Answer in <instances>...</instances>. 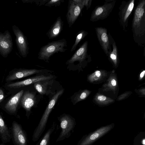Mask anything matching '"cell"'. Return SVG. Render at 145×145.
I'll list each match as a JSON object with an SVG mask.
<instances>
[{
  "mask_svg": "<svg viewBox=\"0 0 145 145\" xmlns=\"http://www.w3.org/2000/svg\"><path fill=\"white\" fill-rule=\"evenodd\" d=\"M132 29L135 42L143 46L145 44V0L140 1L135 9Z\"/></svg>",
  "mask_w": 145,
  "mask_h": 145,
  "instance_id": "cell-1",
  "label": "cell"
},
{
  "mask_svg": "<svg viewBox=\"0 0 145 145\" xmlns=\"http://www.w3.org/2000/svg\"><path fill=\"white\" fill-rule=\"evenodd\" d=\"M64 89L59 90L55 93L50 101L40 121L33 133L32 140L37 141L44 132L46 125L49 115L59 97L63 94Z\"/></svg>",
  "mask_w": 145,
  "mask_h": 145,
  "instance_id": "cell-2",
  "label": "cell"
},
{
  "mask_svg": "<svg viewBox=\"0 0 145 145\" xmlns=\"http://www.w3.org/2000/svg\"><path fill=\"white\" fill-rule=\"evenodd\" d=\"M66 40L63 38L48 43L42 47L38 54V58L49 63L50 57L55 53L64 52L67 49Z\"/></svg>",
  "mask_w": 145,
  "mask_h": 145,
  "instance_id": "cell-3",
  "label": "cell"
},
{
  "mask_svg": "<svg viewBox=\"0 0 145 145\" xmlns=\"http://www.w3.org/2000/svg\"><path fill=\"white\" fill-rule=\"evenodd\" d=\"M116 2L115 0H105L103 5L96 6L91 13L90 21L95 22L107 18L112 11Z\"/></svg>",
  "mask_w": 145,
  "mask_h": 145,
  "instance_id": "cell-4",
  "label": "cell"
},
{
  "mask_svg": "<svg viewBox=\"0 0 145 145\" xmlns=\"http://www.w3.org/2000/svg\"><path fill=\"white\" fill-rule=\"evenodd\" d=\"M50 71L47 69H15L9 72L6 78L5 81L7 82H10L34 74H45Z\"/></svg>",
  "mask_w": 145,
  "mask_h": 145,
  "instance_id": "cell-5",
  "label": "cell"
},
{
  "mask_svg": "<svg viewBox=\"0 0 145 145\" xmlns=\"http://www.w3.org/2000/svg\"><path fill=\"white\" fill-rule=\"evenodd\" d=\"M12 29L16 37L15 41L19 53L23 57L25 58L29 53V48L27 39L17 26L13 25Z\"/></svg>",
  "mask_w": 145,
  "mask_h": 145,
  "instance_id": "cell-6",
  "label": "cell"
},
{
  "mask_svg": "<svg viewBox=\"0 0 145 145\" xmlns=\"http://www.w3.org/2000/svg\"><path fill=\"white\" fill-rule=\"evenodd\" d=\"M54 77L51 74H38L22 81L9 83L6 85V87L9 89H18L39 82L54 79Z\"/></svg>",
  "mask_w": 145,
  "mask_h": 145,
  "instance_id": "cell-7",
  "label": "cell"
},
{
  "mask_svg": "<svg viewBox=\"0 0 145 145\" xmlns=\"http://www.w3.org/2000/svg\"><path fill=\"white\" fill-rule=\"evenodd\" d=\"M12 139L14 145H27L28 138L26 131L21 125L14 121L10 127Z\"/></svg>",
  "mask_w": 145,
  "mask_h": 145,
  "instance_id": "cell-8",
  "label": "cell"
},
{
  "mask_svg": "<svg viewBox=\"0 0 145 145\" xmlns=\"http://www.w3.org/2000/svg\"><path fill=\"white\" fill-rule=\"evenodd\" d=\"M88 42L86 41L75 51L66 63L71 64L78 62L80 65L90 60L91 56L88 54Z\"/></svg>",
  "mask_w": 145,
  "mask_h": 145,
  "instance_id": "cell-9",
  "label": "cell"
},
{
  "mask_svg": "<svg viewBox=\"0 0 145 145\" xmlns=\"http://www.w3.org/2000/svg\"><path fill=\"white\" fill-rule=\"evenodd\" d=\"M58 120L60 122L61 131L56 140V142L68 138L74 125L73 121L66 115H64L58 117Z\"/></svg>",
  "mask_w": 145,
  "mask_h": 145,
  "instance_id": "cell-10",
  "label": "cell"
},
{
  "mask_svg": "<svg viewBox=\"0 0 145 145\" xmlns=\"http://www.w3.org/2000/svg\"><path fill=\"white\" fill-rule=\"evenodd\" d=\"M12 36L8 30L4 33L0 32V54L3 57L6 58L11 53L13 49Z\"/></svg>",
  "mask_w": 145,
  "mask_h": 145,
  "instance_id": "cell-11",
  "label": "cell"
},
{
  "mask_svg": "<svg viewBox=\"0 0 145 145\" xmlns=\"http://www.w3.org/2000/svg\"><path fill=\"white\" fill-rule=\"evenodd\" d=\"M134 1L135 0H131L127 2H122L120 7L119 22L124 29L127 25L129 18L134 7Z\"/></svg>",
  "mask_w": 145,
  "mask_h": 145,
  "instance_id": "cell-12",
  "label": "cell"
},
{
  "mask_svg": "<svg viewBox=\"0 0 145 145\" xmlns=\"http://www.w3.org/2000/svg\"><path fill=\"white\" fill-rule=\"evenodd\" d=\"M84 7L76 3L72 0H69L66 17L69 27H71L74 24Z\"/></svg>",
  "mask_w": 145,
  "mask_h": 145,
  "instance_id": "cell-13",
  "label": "cell"
},
{
  "mask_svg": "<svg viewBox=\"0 0 145 145\" xmlns=\"http://www.w3.org/2000/svg\"><path fill=\"white\" fill-rule=\"evenodd\" d=\"M96 34L101 47L107 56L111 44L107 29L101 27L95 28Z\"/></svg>",
  "mask_w": 145,
  "mask_h": 145,
  "instance_id": "cell-14",
  "label": "cell"
},
{
  "mask_svg": "<svg viewBox=\"0 0 145 145\" xmlns=\"http://www.w3.org/2000/svg\"><path fill=\"white\" fill-rule=\"evenodd\" d=\"M111 125L103 127L86 137L79 145H90L98 139L108 132L112 128Z\"/></svg>",
  "mask_w": 145,
  "mask_h": 145,
  "instance_id": "cell-15",
  "label": "cell"
},
{
  "mask_svg": "<svg viewBox=\"0 0 145 145\" xmlns=\"http://www.w3.org/2000/svg\"><path fill=\"white\" fill-rule=\"evenodd\" d=\"M35 101V96L34 93L29 91L24 92L20 103L26 111V115L28 118L31 114V109L34 105Z\"/></svg>",
  "mask_w": 145,
  "mask_h": 145,
  "instance_id": "cell-16",
  "label": "cell"
},
{
  "mask_svg": "<svg viewBox=\"0 0 145 145\" xmlns=\"http://www.w3.org/2000/svg\"><path fill=\"white\" fill-rule=\"evenodd\" d=\"M24 92L23 90H21L12 97L6 103L4 108L9 114L11 115L16 114Z\"/></svg>",
  "mask_w": 145,
  "mask_h": 145,
  "instance_id": "cell-17",
  "label": "cell"
},
{
  "mask_svg": "<svg viewBox=\"0 0 145 145\" xmlns=\"http://www.w3.org/2000/svg\"><path fill=\"white\" fill-rule=\"evenodd\" d=\"M54 79L39 82L34 84L35 89L40 94L48 95L53 87Z\"/></svg>",
  "mask_w": 145,
  "mask_h": 145,
  "instance_id": "cell-18",
  "label": "cell"
},
{
  "mask_svg": "<svg viewBox=\"0 0 145 145\" xmlns=\"http://www.w3.org/2000/svg\"><path fill=\"white\" fill-rule=\"evenodd\" d=\"M63 22L61 17L59 16L51 25L46 33V35L50 39L57 37L63 30Z\"/></svg>",
  "mask_w": 145,
  "mask_h": 145,
  "instance_id": "cell-19",
  "label": "cell"
},
{
  "mask_svg": "<svg viewBox=\"0 0 145 145\" xmlns=\"http://www.w3.org/2000/svg\"><path fill=\"white\" fill-rule=\"evenodd\" d=\"M0 137L3 144L9 142L12 139L11 127H8L1 114L0 115Z\"/></svg>",
  "mask_w": 145,
  "mask_h": 145,
  "instance_id": "cell-20",
  "label": "cell"
},
{
  "mask_svg": "<svg viewBox=\"0 0 145 145\" xmlns=\"http://www.w3.org/2000/svg\"><path fill=\"white\" fill-rule=\"evenodd\" d=\"M108 35L110 40L111 47L109 49L107 56L110 61L115 67H117L119 63L118 50L116 42L110 33Z\"/></svg>",
  "mask_w": 145,
  "mask_h": 145,
  "instance_id": "cell-21",
  "label": "cell"
},
{
  "mask_svg": "<svg viewBox=\"0 0 145 145\" xmlns=\"http://www.w3.org/2000/svg\"><path fill=\"white\" fill-rule=\"evenodd\" d=\"M118 87V82L114 70H113L106 82L102 86V91H112L115 94Z\"/></svg>",
  "mask_w": 145,
  "mask_h": 145,
  "instance_id": "cell-22",
  "label": "cell"
},
{
  "mask_svg": "<svg viewBox=\"0 0 145 145\" xmlns=\"http://www.w3.org/2000/svg\"><path fill=\"white\" fill-rule=\"evenodd\" d=\"M56 127V124L55 122H54L51 127L35 145H50L51 136L54 131Z\"/></svg>",
  "mask_w": 145,
  "mask_h": 145,
  "instance_id": "cell-23",
  "label": "cell"
},
{
  "mask_svg": "<svg viewBox=\"0 0 145 145\" xmlns=\"http://www.w3.org/2000/svg\"><path fill=\"white\" fill-rule=\"evenodd\" d=\"M107 73L104 70H97L90 74L88 78L89 82L93 83L103 80L106 75Z\"/></svg>",
  "mask_w": 145,
  "mask_h": 145,
  "instance_id": "cell-24",
  "label": "cell"
},
{
  "mask_svg": "<svg viewBox=\"0 0 145 145\" xmlns=\"http://www.w3.org/2000/svg\"><path fill=\"white\" fill-rule=\"evenodd\" d=\"M95 101L100 105H106L114 101L112 99L99 93H97L95 96Z\"/></svg>",
  "mask_w": 145,
  "mask_h": 145,
  "instance_id": "cell-25",
  "label": "cell"
},
{
  "mask_svg": "<svg viewBox=\"0 0 145 145\" xmlns=\"http://www.w3.org/2000/svg\"><path fill=\"white\" fill-rule=\"evenodd\" d=\"M88 33L87 31L84 30H82L78 31L76 34L75 42L71 50V52H72L75 50L79 43L84 38L88 35Z\"/></svg>",
  "mask_w": 145,
  "mask_h": 145,
  "instance_id": "cell-26",
  "label": "cell"
},
{
  "mask_svg": "<svg viewBox=\"0 0 145 145\" xmlns=\"http://www.w3.org/2000/svg\"><path fill=\"white\" fill-rule=\"evenodd\" d=\"M91 91L88 89H85L77 94L74 98L75 104L86 99L90 94Z\"/></svg>",
  "mask_w": 145,
  "mask_h": 145,
  "instance_id": "cell-27",
  "label": "cell"
},
{
  "mask_svg": "<svg viewBox=\"0 0 145 145\" xmlns=\"http://www.w3.org/2000/svg\"><path fill=\"white\" fill-rule=\"evenodd\" d=\"M50 0H21L23 3H35L39 6L44 5Z\"/></svg>",
  "mask_w": 145,
  "mask_h": 145,
  "instance_id": "cell-28",
  "label": "cell"
},
{
  "mask_svg": "<svg viewBox=\"0 0 145 145\" xmlns=\"http://www.w3.org/2000/svg\"><path fill=\"white\" fill-rule=\"evenodd\" d=\"M64 2V0H51L47 2L44 5L48 7H57L60 6L61 3Z\"/></svg>",
  "mask_w": 145,
  "mask_h": 145,
  "instance_id": "cell-29",
  "label": "cell"
},
{
  "mask_svg": "<svg viewBox=\"0 0 145 145\" xmlns=\"http://www.w3.org/2000/svg\"><path fill=\"white\" fill-rule=\"evenodd\" d=\"M132 93V92L130 91H127L124 92L119 95L117 98V100L118 101H120L122 100L129 96Z\"/></svg>",
  "mask_w": 145,
  "mask_h": 145,
  "instance_id": "cell-30",
  "label": "cell"
},
{
  "mask_svg": "<svg viewBox=\"0 0 145 145\" xmlns=\"http://www.w3.org/2000/svg\"><path fill=\"white\" fill-rule=\"evenodd\" d=\"M92 1V0H84V5L86 7L87 10L90 8Z\"/></svg>",
  "mask_w": 145,
  "mask_h": 145,
  "instance_id": "cell-31",
  "label": "cell"
},
{
  "mask_svg": "<svg viewBox=\"0 0 145 145\" xmlns=\"http://www.w3.org/2000/svg\"><path fill=\"white\" fill-rule=\"evenodd\" d=\"M138 93L141 95L145 96V87L139 89Z\"/></svg>",
  "mask_w": 145,
  "mask_h": 145,
  "instance_id": "cell-32",
  "label": "cell"
},
{
  "mask_svg": "<svg viewBox=\"0 0 145 145\" xmlns=\"http://www.w3.org/2000/svg\"><path fill=\"white\" fill-rule=\"evenodd\" d=\"M4 98V93L3 90L1 88L0 89V103H1Z\"/></svg>",
  "mask_w": 145,
  "mask_h": 145,
  "instance_id": "cell-33",
  "label": "cell"
},
{
  "mask_svg": "<svg viewBox=\"0 0 145 145\" xmlns=\"http://www.w3.org/2000/svg\"><path fill=\"white\" fill-rule=\"evenodd\" d=\"M145 76V70H144L140 73L139 76V80H142Z\"/></svg>",
  "mask_w": 145,
  "mask_h": 145,
  "instance_id": "cell-34",
  "label": "cell"
},
{
  "mask_svg": "<svg viewBox=\"0 0 145 145\" xmlns=\"http://www.w3.org/2000/svg\"><path fill=\"white\" fill-rule=\"evenodd\" d=\"M142 144L145 145V138L143 139L142 141Z\"/></svg>",
  "mask_w": 145,
  "mask_h": 145,
  "instance_id": "cell-35",
  "label": "cell"
},
{
  "mask_svg": "<svg viewBox=\"0 0 145 145\" xmlns=\"http://www.w3.org/2000/svg\"><path fill=\"white\" fill-rule=\"evenodd\" d=\"M0 145H5V144H3V143H1L0 144Z\"/></svg>",
  "mask_w": 145,
  "mask_h": 145,
  "instance_id": "cell-36",
  "label": "cell"
}]
</instances>
